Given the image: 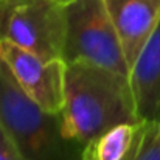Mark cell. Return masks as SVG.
Listing matches in <instances>:
<instances>
[{
  "mask_svg": "<svg viewBox=\"0 0 160 160\" xmlns=\"http://www.w3.org/2000/svg\"><path fill=\"white\" fill-rule=\"evenodd\" d=\"M59 118L64 140L82 146L120 123L140 120L129 75L90 62H68Z\"/></svg>",
  "mask_w": 160,
  "mask_h": 160,
  "instance_id": "cell-1",
  "label": "cell"
},
{
  "mask_svg": "<svg viewBox=\"0 0 160 160\" xmlns=\"http://www.w3.org/2000/svg\"><path fill=\"white\" fill-rule=\"evenodd\" d=\"M64 61L90 62L129 75V62L104 0H73L65 6Z\"/></svg>",
  "mask_w": 160,
  "mask_h": 160,
  "instance_id": "cell-2",
  "label": "cell"
},
{
  "mask_svg": "<svg viewBox=\"0 0 160 160\" xmlns=\"http://www.w3.org/2000/svg\"><path fill=\"white\" fill-rule=\"evenodd\" d=\"M0 124L28 160H56L64 137L61 118L44 110L16 82L0 61Z\"/></svg>",
  "mask_w": 160,
  "mask_h": 160,
  "instance_id": "cell-3",
  "label": "cell"
},
{
  "mask_svg": "<svg viewBox=\"0 0 160 160\" xmlns=\"http://www.w3.org/2000/svg\"><path fill=\"white\" fill-rule=\"evenodd\" d=\"M0 41L64 59L65 6L53 0H0Z\"/></svg>",
  "mask_w": 160,
  "mask_h": 160,
  "instance_id": "cell-4",
  "label": "cell"
},
{
  "mask_svg": "<svg viewBox=\"0 0 160 160\" xmlns=\"http://www.w3.org/2000/svg\"><path fill=\"white\" fill-rule=\"evenodd\" d=\"M0 61L33 101L50 113H61L65 98L67 70V62L62 58L48 59L0 41Z\"/></svg>",
  "mask_w": 160,
  "mask_h": 160,
  "instance_id": "cell-5",
  "label": "cell"
},
{
  "mask_svg": "<svg viewBox=\"0 0 160 160\" xmlns=\"http://www.w3.org/2000/svg\"><path fill=\"white\" fill-rule=\"evenodd\" d=\"M129 67L160 23V0H104Z\"/></svg>",
  "mask_w": 160,
  "mask_h": 160,
  "instance_id": "cell-6",
  "label": "cell"
},
{
  "mask_svg": "<svg viewBox=\"0 0 160 160\" xmlns=\"http://www.w3.org/2000/svg\"><path fill=\"white\" fill-rule=\"evenodd\" d=\"M129 81L138 118L160 123V23L132 62Z\"/></svg>",
  "mask_w": 160,
  "mask_h": 160,
  "instance_id": "cell-7",
  "label": "cell"
},
{
  "mask_svg": "<svg viewBox=\"0 0 160 160\" xmlns=\"http://www.w3.org/2000/svg\"><path fill=\"white\" fill-rule=\"evenodd\" d=\"M149 121L120 123L82 146L81 160H135L146 137Z\"/></svg>",
  "mask_w": 160,
  "mask_h": 160,
  "instance_id": "cell-8",
  "label": "cell"
},
{
  "mask_svg": "<svg viewBox=\"0 0 160 160\" xmlns=\"http://www.w3.org/2000/svg\"><path fill=\"white\" fill-rule=\"evenodd\" d=\"M135 160H160V123H149L143 146Z\"/></svg>",
  "mask_w": 160,
  "mask_h": 160,
  "instance_id": "cell-9",
  "label": "cell"
},
{
  "mask_svg": "<svg viewBox=\"0 0 160 160\" xmlns=\"http://www.w3.org/2000/svg\"><path fill=\"white\" fill-rule=\"evenodd\" d=\"M0 160H28L9 132L0 124Z\"/></svg>",
  "mask_w": 160,
  "mask_h": 160,
  "instance_id": "cell-10",
  "label": "cell"
},
{
  "mask_svg": "<svg viewBox=\"0 0 160 160\" xmlns=\"http://www.w3.org/2000/svg\"><path fill=\"white\" fill-rule=\"evenodd\" d=\"M53 2L59 3V5H64V6H67V5H68V3H72L73 0H53Z\"/></svg>",
  "mask_w": 160,
  "mask_h": 160,
  "instance_id": "cell-11",
  "label": "cell"
}]
</instances>
